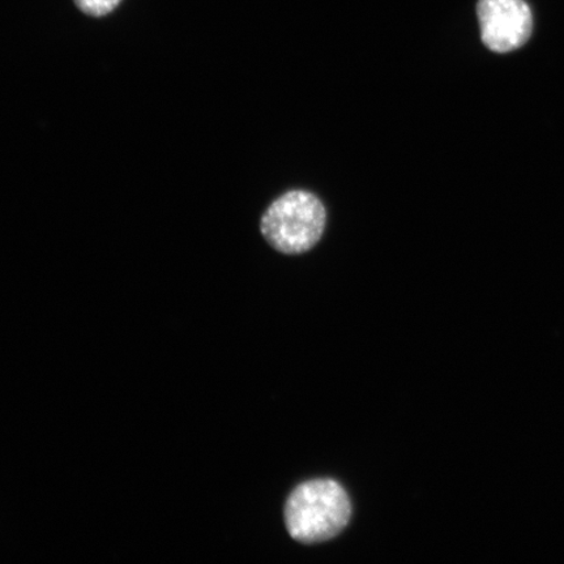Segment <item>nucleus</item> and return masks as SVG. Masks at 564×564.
<instances>
[{"label":"nucleus","instance_id":"obj_1","mask_svg":"<svg viewBox=\"0 0 564 564\" xmlns=\"http://www.w3.org/2000/svg\"><path fill=\"white\" fill-rule=\"evenodd\" d=\"M350 517L348 494L334 479L301 484L286 500V529L301 544H321L335 539L348 525Z\"/></svg>","mask_w":564,"mask_h":564},{"label":"nucleus","instance_id":"obj_2","mask_svg":"<svg viewBox=\"0 0 564 564\" xmlns=\"http://www.w3.org/2000/svg\"><path fill=\"white\" fill-rule=\"evenodd\" d=\"M327 210L313 193L293 189L278 197L264 212L260 230L274 250L300 256L321 241Z\"/></svg>","mask_w":564,"mask_h":564},{"label":"nucleus","instance_id":"obj_3","mask_svg":"<svg viewBox=\"0 0 564 564\" xmlns=\"http://www.w3.org/2000/svg\"><path fill=\"white\" fill-rule=\"evenodd\" d=\"M477 17L484 45L494 53L518 51L531 37L533 17L524 0H479Z\"/></svg>","mask_w":564,"mask_h":564},{"label":"nucleus","instance_id":"obj_4","mask_svg":"<svg viewBox=\"0 0 564 564\" xmlns=\"http://www.w3.org/2000/svg\"><path fill=\"white\" fill-rule=\"evenodd\" d=\"M75 2L87 15L100 18L115 11L121 0H75Z\"/></svg>","mask_w":564,"mask_h":564}]
</instances>
